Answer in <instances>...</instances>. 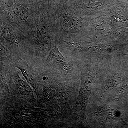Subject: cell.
<instances>
[{
    "label": "cell",
    "mask_w": 128,
    "mask_h": 128,
    "mask_svg": "<svg viewBox=\"0 0 128 128\" xmlns=\"http://www.w3.org/2000/svg\"><path fill=\"white\" fill-rule=\"evenodd\" d=\"M80 6L83 14L87 16L107 11L110 9V6L101 0H87V2H82Z\"/></svg>",
    "instance_id": "obj_1"
},
{
    "label": "cell",
    "mask_w": 128,
    "mask_h": 128,
    "mask_svg": "<svg viewBox=\"0 0 128 128\" xmlns=\"http://www.w3.org/2000/svg\"><path fill=\"white\" fill-rule=\"evenodd\" d=\"M61 20L64 27L70 31L76 32L81 30L82 24L77 17L72 14L65 13L61 16Z\"/></svg>",
    "instance_id": "obj_2"
},
{
    "label": "cell",
    "mask_w": 128,
    "mask_h": 128,
    "mask_svg": "<svg viewBox=\"0 0 128 128\" xmlns=\"http://www.w3.org/2000/svg\"><path fill=\"white\" fill-rule=\"evenodd\" d=\"M48 60L54 64L60 66H63L66 64L64 58L56 47L50 50Z\"/></svg>",
    "instance_id": "obj_3"
},
{
    "label": "cell",
    "mask_w": 128,
    "mask_h": 128,
    "mask_svg": "<svg viewBox=\"0 0 128 128\" xmlns=\"http://www.w3.org/2000/svg\"><path fill=\"white\" fill-rule=\"evenodd\" d=\"M37 38L38 41L42 43L47 42L49 39L48 28L42 22L38 26Z\"/></svg>",
    "instance_id": "obj_4"
},
{
    "label": "cell",
    "mask_w": 128,
    "mask_h": 128,
    "mask_svg": "<svg viewBox=\"0 0 128 128\" xmlns=\"http://www.w3.org/2000/svg\"><path fill=\"white\" fill-rule=\"evenodd\" d=\"M15 12L21 20H26L28 18V12L24 8L20 6H18L15 8Z\"/></svg>",
    "instance_id": "obj_5"
},
{
    "label": "cell",
    "mask_w": 128,
    "mask_h": 128,
    "mask_svg": "<svg viewBox=\"0 0 128 128\" xmlns=\"http://www.w3.org/2000/svg\"><path fill=\"white\" fill-rule=\"evenodd\" d=\"M18 68L20 69V70L22 72L24 76L28 81V82L32 84L34 81L33 78L30 72L27 70L21 67H18Z\"/></svg>",
    "instance_id": "obj_6"
}]
</instances>
